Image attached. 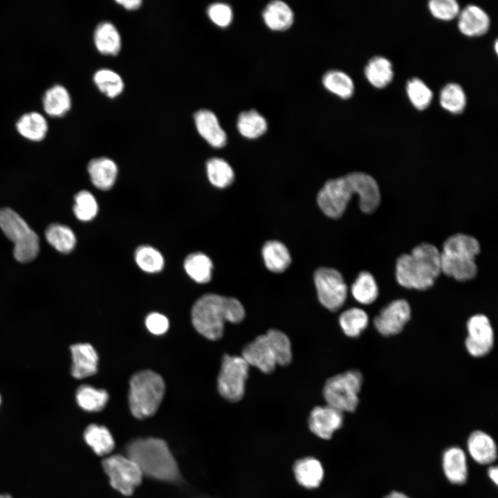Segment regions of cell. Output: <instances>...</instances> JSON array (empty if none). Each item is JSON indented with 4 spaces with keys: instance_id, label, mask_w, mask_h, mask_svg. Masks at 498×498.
<instances>
[{
    "instance_id": "1",
    "label": "cell",
    "mask_w": 498,
    "mask_h": 498,
    "mask_svg": "<svg viewBox=\"0 0 498 498\" xmlns=\"http://www.w3.org/2000/svg\"><path fill=\"white\" fill-rule=\"evenodd\" d=\"M359 197V207L365 214L374 212L380 204V192L369 174L354 172L325 183L317 196V202L325 215L340 217L353 196Z\"/></svg>"
},
{
    "instance_id": "2",
    "label": "cell",
    "mask_w": 498,
    "mask_h": 498,
    "mask_svg": "<svg viewBox=\"0 0 498 498\" xmlns=\"http://www.w3.org/2000/svg\"><path fill=\"white\" fill-rule=\"evenodd\" d=\"M244 317V308L238 299L214 293L199 297L191 311L194 329L210 340L222 337L225 322L239 323Z\"/></svg>"
},
{
    "instance_id": "3",
    "label": "cell",
    "mask_w": 498,
    "mask_h": 498,
    "mask_svg": "<svg viewBox=\"0 0 498 498\" xmlns=\"http://www.w3.org/2000/svg\"><path fill=\"white\" fill-rule=\"evenodd\" d=\"M126 452L142 475L169 483L181 481L177 462L164 440L155 437L136 439L127 444Z\"/></svg>"
},
{
    "instance_id": "4",
    "label": "cell",
    "mask_w": 498,
    "mask_h": 498,
    "mask_svg": "<svg viewBox=\"0 0 498 498\" xmlns=\"http://www.w3.org/2000/svg\"><path fill=\"white\" fill-rule=\"evenodd\" d=\"M441 273L440 250L429 243L418 244L396 261V281L408 289L423 290L432 287Z\"/></svg>"
},
{
    "instance_id": "5",
    "label": "cell",
    "mask_w": 498,
    "mask_h": 498,
    "mask_svg": "<svg viewBox=\"0 0 498 498\" xmlns=\"http://www.w3.org/2000/svg\"><path fill=\"white\" fill-rule=\"evenodd\" d=\"M479 252L480 244L474 237L463 233L449 237L440 251L441 273L459 282L472 279L477 273L475 259Z\"/></svg>"
},
{
    "instance_id": "6",
    "label": "cell",
    "mask_w": 498,
    "mask_h": 498,
    "mask_svg": "<svg viewBox=\"0 0 498 498\" xmlns=\"http://www.w3.org/2000/svg\"><path fill=\"white\" fill-rule=\"evenodd\" d=\"M241 357L249 365L264 373L273 372L277 365L286 366L292 360L290 342L281 331L270 329L243 349Z\"/></svg>"
},
{
    "instance_id": "7",
    "label": "cell",
    "mask_w": 498,
    "mask_h": 498,
    "mask_svg": "<svg viewBox=\"0 0 498 498\" xmlns=\"http://www.w3.org/2000/svg\"><path fill=\"white\" fill-rule=\"evenodd\" d=\"M165 385L161 376L151 370L136 372L129 380V405L137 418L153 416L163 398Z\"/></svg>"
},
{
    "instance_id": "8",
    "label": "cell",
    "mask_w": 498,
    "mask_h": 498,
    "mask_svg": "<svg viewBox=\"0 0 498 498\" xmlns=\"http://www.w3.org/2000/svg\"><path fill=\"white\" fill-rule=\"evenodd\" d=\"M0 228L14 243L13 255L21 263L33 260L39 250V237L14 210H0Z\"/></svg>"
},
{
    "instance_id": "9",
    "label": "cell",
    "mask_w": 498,
    "mask_h": 498,
    "mask_svg": "<svg viewBox=\"0 0 498 498\" xmlns=\"http://www.w3.org/2000/svg\"><path fill=\"white\" fill-rule=\"evenodd\" d=\"M362 376L357 370L347 371L329 378L323 389L327 405L341 412H353L358 405Z\"/></svg>"
},
{
    "instance_id": "10",
    "label": "cell",
    "mask_w": 498,
    "mask_h": 498,
    "mask_svg": "<svg viewBox=\"0 0 498 498\" xmlns=\"http://www.w3.org/2000/svg\"><path fill=\"white\" fill-rule=\"evenodd\" d=\"M249 366L241 356H223L217 378L221 396L230 402H237L243 398Z\"/></svg>"
},
{
    "instance_id": "11",
    "label": "cell",
    "mask_w": 498,
    "mask_h": 498,
    "mask_svg": "<svg viewBox=\"0 0 498 498\" xmlns=\"http://www.w3.org/2000/svg\"><path fill=\"white\" fill-rule=\"evenodd\" d=\"M102 467L112 488L124 496L132 495L142 481L140 470L127 456L110 455L103 460Z\"/></svg>"
},
{
    "instance_id": "12",
    "label": "cell",
    "mask_w": 498,
    "mask_h": 498,
    "mask_svg": "<svg viewBox=\"0 0 498 498\" xmlns=\"http://www.w3.org/2000/svg\"><path fill=\"white\" fill-rule=\"evenodd\" d=\"M314 282L320 303L335 311L344 303L347 286L341 273L332 268H318L314 274Z\"/></svg>"
},
{
    "instance_id": "13",
    "label": "cell",
    "mask_w": 498,
    "mask_h": 498,
    "mask_svg": "<svg viewBox=\"0 0 498 498\" xmlns=\"http://www.w3.org/2000/svg\"><path fill=\"white\" fill-rule=\"evenodd\" d=\"M468 336L465 347L474 357H482L492 349L494 333L489 319L484 315L471 317L467 322Z\"/></svg>"
},
{
    "instance_id": "14",
    "label": "cell",
    "mask_w": 498,
    "mask_h": 498,
    "mask_svg": "<svg viewBox=\"0 0 498 498\" xmlns=\"http://www.w3.org/2000/svg\"><path fill=\"white\" fill-rule=\"evenodd\" d=\"M411 315L408 302L403 299H396L383 308L375 317L374 324L377 331L385 336L400 333Z\"/></svg>"
},
{
    "instance_id": "15",
    "label": "cell",
    "mask_w": 498,
    "mask_h": 498,
    "mask_svg": "<svg viewBox=\"0 0 498 498\" xmlns=\"http://www.w3.org/2000/svg\"><path fill=\"white\" fill-rule=\"evenodd\" d=\"M344 414L329 406H317L309 415L308 425L310 431L317 438L328 441L343 424Z\"/></svg>"
},
{
    "instance_id": "16",
    "label": "cell",
    "mask_w": 498,
    "mask_h": 498,
    "mask_svg": "<svg viewBox=\"0 0 498 498\" xmlns=\"http://www.w3.org/2000/svg\"><path fill=\"white\" fill-rule=\"evenodd\" d=\"M72 356L71 374L76 379H83L98 371V355L89 343H77L70 347Z\"/></svg>"
},
{
    "instance_id": "17",
    "label": "cell",
    "mask_w": 498,
    "mask_h": 498,
    "mask_svg": "<svg viewBox=\"0 0 498 498\" xmlns=\"http://www.w3.org/2000/svg\"><path fill=\"white\" fill-rule=\"evenodd\" d=\"M293 472L296 482L308 490L320 487L324 477V469L322 462L310 456L295 461L293 465Z\"/></svg>"
},
{
    "instance_id": "18",
    "label": "cell",
    "mask_w": 498,
    "mask_h": 498,
    "mask_svg": "<svg viewBox=\"0 0 498 498\" xmlns=\"http://www.w3.org/2000/svg\"><path fill=\"white\" fill-rule=\"evenodd\" d=\"M490 18L479 6L468 5L458 15V28L460 32L470 37L486 34L490 28Z\"/></svg>"
},
{
    "instance_id": "19",
    "label": "cell",
    "mask_w": 498,
    "mask_h": 498,
    "mask_svg": "<svg viewBox=\"0 0 498 498\" xmlns=\"http://www.w3.org/2000/svg\"><path fill=\"white\" fill-rule=\"evenodd\" d=\"M194 121L199 133L211 146L221 148L226 145V133L212 111L206 109L198 111L194 114Z\"/></svg>"
},
{
    "instance_id": "20",
    "label": "cell",
    "mask_w": 498,
    "mask_h": 498,
    "mask_svg": "<svg viewBox=\"0 0 498 498\" xmlns=\"http://www.w3.org/2000/svg\"><path fill=\"white\" fill-rule=\"evenodd\" d=\"M442 466L444 474L450 483L461 485L466 481L467 457L462 448L457 446L447 448L443 454Z\"/></svg>"
},
{
    "instance_id": "21",
    "label": "cell",
    "mask_w": 498,
    "mask_h": 498,
    "mask_svg": "<svg viewBox=\"0 0 498 498\" xmlns=\"http://www.w3.org/2000/svg\"><path fill=\"white\" fill-rule=\"evenodd\" d=\"M467 449L472 459L480 465L490 464L497 459L495 441L483 431H474L469 436Z\"/></svg>"
},
{
    "instance_id": "22",
    "label": "cell",
    "mask_w": 498,
    "mask_h": 498,
    "mask_svg": "<svg viewBox=\"0 0 498 498\" xmlns=\"http://www.w3.org/2000/svg\"><path fill=\"white\" fill-rule=\"evenodd\" d=\"M87 169L93 185L98 189L108 190L116 183L118 166L109 158L99 157L92 159L88 164Z\"/></svg>"
},
{
    "instance_id": "23",
    "label": "cell",
    "mask_w": 498,
    "mask_h": 498,
    "mask_svg": "<svg viewBox=\"0 0 498 498\" xmlns=\"http://www.w3.org/2000/svg\"><path fill=\"white\" fill-rule=\"evenodd\" d=\"M262 18L269 29L274 31H284L293 25L294 13L286 2L275 0L266 6L262 12Z\"/></svg>"
},
{
    "instance_id": "24",
    "label": "cell",
    "mask_w": 498,
    "mask_h": 498,
    "mask_svg": "<svg viewBox=\"0 0 498 498\" xmlns=\"http://www.w3.org/2000/svg\"><path fill=\"white\" fill-rule=\"evenodd\" d=\"M44 111L52 117L64 116L71 109V98L68 90L61 84L48 88L42 98Z\"/></svg>"
},
{
    "instance_id": "25",
    "label": "cell",
    "mask_w": 498,
    "mask_h": 498,
    "mask_svg": "<svg viewBox=\"0 0 498 498\" xmlns=\"http://www.w3.org/2000/svg\"><path fill=\"white\" fill-rule=\"evenodd\" d=\"M48 128L46 118L37 111L23 114L16 122V129L19 133L32 141L43 140L47 133Z\"/></svg>"
},
{
    "instance_id": "26",
    "label": "cell",
    "mask_w": 498,
    "mask_h": 498,
    "mask_svg": "<svg viewBox=\"0 0 498 498\" xmlns=\"http://www.w3.org/2000/svg\"><path fill=\"white\" fill-rule=\"evenodd\" d=\"M365 75L375 88L383 89L394 78V69L391 62L382 56L372 57L366 64Z\"/></svg>"
},
{
    "instance_id": "27",
    "label": "cell",
    "mask_w": 498,
    "mask_h": 498,
    "mask_svg": "<svg viewBox=\"0 0 498 498\" xmlns=\"http://www.w3.org/2000/svg\"><path fill=\"white\" fill-rule=\"evenodd\" d=\"M86 443L99 456H104L113 451L115 441L110 431L103 425L91 424L84 432Z\"/></svg>"
},
{
    "instance_id": "28",
    "label": "cell",
    "mask_w": 498,
    "mask_h": 498,
    "mask_svg": "<svg viewBox=\"0 0 498 498\" xmlns=\"http://www.w3.org/2000/svg\"><path fill=\"white\" fill-rule=\"evenodd\" d=\"M266 268L271 272L282 273L289 266L291 258L285 245L278 241H269L262 248Z\"/></svg>"
},
{
    "instance_id": "29",
    "label": "cell",
    "mask_w": 498,
    "mask_h": 498,
    "mask_svg": "<svg viewBox=\"0 0 498 498\" xmlns=\"http://www.w3.org/2000/svg\"><path fill=\"white\" fill-rule=\"evenodd\" d=\"M95 47L102 54L117 55L120 50L121 39L116 28L110 22L98 24L94 32Z\"/></svg>"
},
{
    "instance_id": "30",
    "label": "cell",
    "mask_w": 498,
    "mask_h": 498,
    "mask_svg": "<svg viewBox=\"0 0 498 498\" xmlns=\"http://www.w3.org/2000/svg\"><path fill=\"white\" fill-rule=\"evenodd\" d=\"M184 269L191 279L199 284L208 283L212 278L213 264L205 254L197 252L188 255L184 260Z\"/></svg>"
},
{
    "instance_id": "31",
    "label": "cell",
    "mask_w": 498,
    "mask_h": 498,
    "mask_svg": "<svg viewBox=\"0 0 498 498\" xmlns=\"http://www.w3.org/2000/svg\"><path fill=\"white\" fill-rule=\"evenodd\" d=\"M240 134L248 139H255L264 134L268 129L266 118L257 110L250 109L240 113L237 122Z\"/></svg>"
},
{
    "instance_id": "32",
    "label": "cell",
    "mask_w": 498,
    "mask_h": 498,
    "mask_svg": "<svg viewBox=\"0 0 498 498\" xmlns=\"http://www.w3.org/2000/svg\"><path fill=\"white\" fill-rule=\"evenodd\" d=\"M322 82L327 91L342 99H349L353 95V81L348 74L342 71L331 70L326 72Z\"/></svg>"
},
{
    "instance_id": "33",
    "label": "cell",
    "mask_w": 498,
    "mask_h": 498,
    "mask_svg": "<svg viewBox=\"0 0 498 498\" xmlns=\"http://www.w3.org/2000/svg\"><path fill=\"white\" fill-rule=\"evenodd\" d=\"M75 398L77 405L83 410L95 412L104 409L108 402L109 394L104 389L82 385L77 389Z\"/></svg>"
},
{
    "instance_id": "34",
    "label": "cell",
    "mask_w": 498,
    "mask_h": 498,
    "mask_svg": "<svg viewBox=\"0 0 498 498\" xmlns=\"http://www.w3.org/2000/svg\"><path fill=\"white\" fill-rule=\"evenodd\" d=\"M45 236L49 244L62 253L71 252L76 244V237L73 231L62 224L50 225L46 230Z\"/></svg>"
},
{
    "instance_id": "35",
    "label": "cell",
    "mask_w": 498,
    "mask_h": 498,
    "mask_svg": "<svg viewBox=\"0 0 498 498\" xmlns=\"http://www.w3.org/2000/svg\"><path fill=\"white\" fill-rule=\"evenodd\" d=\"M354 299L362 304H370L378 297V287L374 277L368 271H362L351 287Z\"/></svg>"
},
{
    "instance_id": "36",
    "label": "cell",
    "mask_w": 498,
    "mask_h": 498,
    "mask_svg": "<svg viewBox=\"0 0 498 498\" xmlns=\"http://www.w3.org/2000/svg\"><path fill=\"white\" fill-rule=\"evenodd\" d=\"M466 95L456 83L447 84L441 91L439 102L443 109L452 114L462 113L466 106Z\"/></svg>"
},
{
    "instance_id": "37",
    "label": "cell",
    "mask_w": 498,
    "mask_h": 498,
    "mask_svg": "<svg viewBox=\"0 0 498 498\" xmlns=\"http://www.w3.org/2000/svg\"><path fill=\"white\" fill-rule=\"evenodd\" d=\"M207 176L210 183L218 188L229 186L234 181V174L227 161L220 158H212L206 163Z\"/></svg>"
},
{
    "instance_id": "38",
    "label": "cell",
    "mask_w": 498,
    "mask_h": 498,
    "mask_svg": "<svg viewBox=\"0 0 498 498\" xmlns=\"http://www.w3.org/2000/svg\"><path fill=\"white\" fill-rule=\"evenodd\" d=\"M369 318L365 311L351 308L344 311L339 317L340 325L346 335L356 338L368 325Z\"/></svg>"
},
{
    "instance_id": "39",
    "label": "cell",
    "mask_w": 498,
    "mask_h": 498,
    "mask_svg": "<svg viewBox=\"0 0 498 498\" xmlns=\"http://www.w3.org/2000/svg\"><path fill=\"white\" fill-rule=\"evenodd\" d=\"M134 259L142 270L149 273L161 271L165 265L164 257L161 252L147 245L140 246L136 248Z\"/></svg>"
},
{
    "instance_id": "40",
    "label": "cell",
    "mask_w": 498,
    "mask_h": 498,
    "mask_svg": "<svg viewBox=\"0 0 498 498\" xmlns=\"http://www.w3.org/2000/svg\"><path fill=\"white\" fill-rule=\"evenodd\" d=\"M406 93L412 104L419 111L426 109L432 101V90L417 77H413L407 82Z\"/></svg>"
},
{
    "instance_id": "41",
    "label": "cell",
    "mask_w": 498,
    "mask_h": 498,
    "mask_svg": "<svg viewBox=\"0 0 498 498\" xmlns=\"http://www.w3.org/2000/svg\"><path fill=\"white\" fill-rule=\"evenodd\" d=\"M93 80L99 90L109 98L118 96L124 88L120 76L110 69L98 71L93 76Z\"/></svg>"
},
{
    "instance_id": "42",
    "label": "cell",
    "mask_w": 498,
    "mask_h": 498,
    "mask_svg": "<svg viewBox=\"0 0 498 498\" xmlns=\"http://www.w3.org/2000/svg\"><path fill=\"white\" fill-rule=\"evenodd\" d=\"M73 212L80 221H89L98 212V204L95 196L89 191L82 190L75 196Z\"/></svg>"
},
{
    "instance_id": "43",
    "label": "cell",
    "mask_w": 498,
    "mask_h": 498,
    "mask_svg": "<svg viewBox=\"0 0 498 498\" xmlns=\"http://www.w3.org/2000/svg\"><path fill=\"white\" fill-rule=\"evenodd\" d=\"M428 9L434 17L442 21L452 20L460 12L459 5L455 0H431Z\"/></svg>"
},
{
    "instance_id": "44",
    "label": "cell",
    "mask_w": 498,
    "mask_h": 498,
    "mask_svg": "<svg viewBox=\"0 0 498 498\" xmlns=\"http://www.w3.org/2000/svg\"><path fill=\"white\" fill-rule=\"evenodd\" d=\"M207 12L210 20L219 27H228L232 21L233 11L227 3H212L208 7Z\"/></svg>"
},
{
    "instance_id": "45",
    "label": "cell",
    "mask_w": 498,
    "mask_h": 498,
    "mask_svg": "<svg viewBox=\"0 0 498 498\" xmlns=\"http://www.w3.org/2000/svg\"><path fill=\"white\" fill-rule=\"evenodd\" d=\"M145 324L147 329L153 334L162 335L169 328L167 318L158 313H151L147 315L145 320Z\"/></svg>"
},
{
    "instance_id": "46",
    "label": "cell",
    "mask_w": 498,
    "mask_h": 498,
    "mask_svg": "<svg viewBox=\"0 0 498 498\" xmlns=\"http://www.w3.org/2000/svg\"><path fill=\"white\" fill-rule=\"evenodd\" d=\"M117 3L122 5L126 9L135 10L138 8L142 3L140 0H120L117 1Z\"/></svg>"
},
{
    "instance_id": "47",
    "label": "cell",
    "mask_w": 498,
    "mask_h": 498,
    "mask_svg": "<svg viewBox=\"0 0 498 498\" xmlns=\"http://www.w3.org/2000/svg\"><path fill=\"white\" fill-rule=\"evenodd\" d=\"M488 474L491 481L496 485L498 481V469L496 466H491L488 468Z\"/></svg>"
},
{
    "instance_id": "48",
    "label": "cell",
    "mask_w": 498,
    "mask_h": 498,
    "mask_svg": "<svg viewBox=\"0 0 498 498\" xmlns=\"http://www.w3.org/2000/svg\"><path fill=\"white\" fill-rule=\"evenodd\" d=\"M384 498H410V497L403 492H398V491H393V492H390L389 494H388L387 495H386Z\"/></svg>"
},
{
    "instance_id": "49",
    "label": "cell",
    "mask_w": 498,
    "mask_h": 498,
    "mask_svg": "<svg viewBox=\"0 0 498 498\" xmlns=\"http://www.w3.org/2000/svg\"><path fill=\"white\" fill-rule=\"evenodd\" d=\"M0 498H12V497L8 494H0Z\"/></svg>"
},
{
    "instance_id": "50",
    "label": "cell",
    "mask_w": 498,
    "mask_h": 498,
    "mask_svg": "<svg viewBox=\"0 0 498 498\" xmlns=\"http://www.w3.org/2000/svg\"><path fill=\"white\" fill-rule=\"evenodd\" d=\"M497 46H498L497 41H495V50L496 53H497V50H498Z\"/></svg>"
},
{
    "instance_id": "51",
    "label": "cell",
    "mask_w": 498,
    "mask_h": 498,
    "mask_svg": "<svg viewBox=\"0 0 498 498\" xmlns=\"http://www.w3.org/2000/svg\"><path fill=\"white\" fill-rule=\"evenodd\" d=\"M1 396H0V405H1Z\"/></svg>"
}]
</instances>
